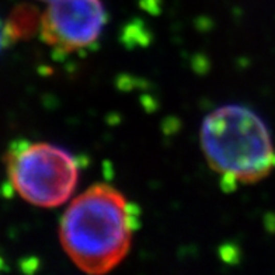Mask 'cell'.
<instances>
[{
    "label": "cell",
    "mask_w": 275,
    "mask_h": 275,
    "mask_svg": "<svg viewBox=\"0 0 275 275\" xmlns=\"http://www.w3.org/2000/svg\"><path fill=\"white\" fill-rule=\"evenodd\" d=\"M42 2H50L51 3V2H54V0H42Z\"/></svg>",
    "instance_id": "cell-7"
},
{
    "label": "cell",
    "mask_w": 275,
    "mask_h": 275,
    "mask_svg": "<svg viewBox=\"0 0 275 275\" xmlns=\"http://www.w3.org/2000/svg\"><path fill=\"white\" fill-rule=\"evenodd\" d=\"M6 166L16 193L42 208L65 204L79 180L76 159L51 143H16L7 153Z\"/></svg>",
    "instance_id": "cell-3"
},
{
    "label": "cell",
    "mask_w": 275,
    "mask_h": 275,
    "mask_svg": "<svg viewBox=\"0 0 275 275\" xmlns=\"http://www.w3.org/2000/svg\"><path fill=\"white\" fill-rule=\"evenodd\" d=\"M201 146L226 186L257 182L275 169L268 128L246 107L225 105L212 111L201 128Z\"/></svg>",
    "instance_id": "cell-2"
},
{
    "label": "cell",
    "mask_w": 275,
    "mask_h": 275,
    "mask_svg": "<svg viewBox=\"0 0 275 275\" xmlns=\"http://www.w3.org/2000/svg\"><path fill=\"white\" fill-rule=\"evenodd\" d=\"M41 17L37 7L18 5L13 9L3 28V38L11 42L28 39L41 28Z\"/></svg>",
    "instance_id": "cell-5"
},
{
    "label": "cell",
    "mask_w": 275,
    "mask_h": 275,
    "mask_svg": "<svg viewBox=\"0 0 275 275\" xmlns=\"http://www.w3.org/2000/svg\"><path fill=\"white\" fill-rule=\"evenodd\" d=\"M136 216L125 197L96 184L69 205L61 220V243L75 264L87 274H105L125 259Z\"/></svg>",
    "instance_id": "cell-1"
},
{
    "label": "cell",
    "mask_w": 275,
    "mask_h": 275,
    "mask_svg": "<svg viewBox=\"0 0 275 275\" xmlns=\"http://www.w3.org/2000/svg\"><path fill=\"white\" fill-rule=\"evenodd\" d=\"M3 33H2V30H0V47H2V42H3Z\"/></svg>",
    "instance_id": "cell-6"
},
{
    "label": "cell",
    "mask_w": 275,
    "mask_h": 275,
    "mask_svg": "<svg viewBox=\"0 0 275 275\" xmlns=\"http://www.w3.org/2000/svg\"><path fill=\"white\" fill-rule=\"evenodd\" d=\"M105 21L101 0H54L41 17L39 33L54 50L66 54L96 42Z\"/></svg>",
    "instance_id": "cell-4"
}]
</instances>
